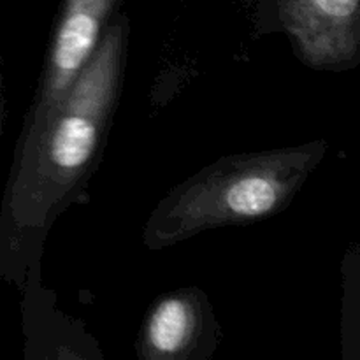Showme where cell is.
I'll return each mask as SVG.
<instances>
[{"label": "cell", "instance_id": "1", "mask_svg": "<svg viewBox=\"0 0 360 360\" xmlns=\"http://www.w3.org/2000/svg\"><path fill=\"white\" fill-rule=\"evenodd\" d=\"M129 32V18L115 14L65 97L18 139L0 207V278L20 288L39 276L49 231L97 167L122 95Z\"/></svg>", "mask_w": 360, "mask_h": 360}, {"label": "cell", "instance_id": "2", "mask_svg": "<svg viewBox=\"0 0 360 360\" xmlns=\"http://www.w3.org/2000/svg\"><path fill=\"white\" fill-rule=\"evenodd\" d=\"M326 141L229 155L172 188L143 229L148 250H164L213 229L274 217L326 157Z\"/></svg>", "mask_w": 360, "mask_h": 360}, {"label": "cell", "instance_id": "3", "mask_svg": "<svg viewBox=\"0 0 360 360\" xmlns=\"http://www.w3.org/2000/svg\"><path fill=\"white\" fill-rule=\"evenodd\" d=\"M120 2L122 0H63L20 139L32 136L65 97L94 55Z\"/></svg>", "mask_w": 360, "mask_h": 360}, {"label": "cell", "instance_id": "4", "mask_svg": "<svg viewBox=\"0 0 360 360\" xmlns=\"http://www.w3.org/2000/svg\"><path fill=\"white\" fill-rule=\"evenodd\" d=\"M273 6L302 62L316 69H347L359 60L360 0H259Z\"/></svg>", "mask_w": 360, "mask_h": 360}, {"label": "cell", "instance_id": "5", "mask_svg": "<svg viewBox=\"0 0 360 360\" xmlns=\"http://www.w3.org/2000/svg\"><path fill=\"white\" fill-rule=\"evenodd\" d=\"M217 319L199 288H179L151 306L137 341V357L146 360H200L218 345Z\"/></svg>", "mask_w": 360, "mask_h": 360}, {"label": "cell", "instance_id": "6", "mask_svg": "<svg viewBox=\"0 0 360 360\" xmlns=\"http://www.w3.org/2000/svg\"><path fill=\"white\" fill-rule=\"evenodd\" d=\"M4 122H6V94H4V74L2 63H0V141H2Z\"/></svg>", "mask_w": 360, "mask_h": 360}]
</instances>
